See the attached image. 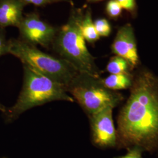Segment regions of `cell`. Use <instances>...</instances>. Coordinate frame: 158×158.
Returning a JSON list of instances; mask_svg holds the SVG:
<instances>
[{"mask_svg":"<svg viewBox=\"0 0 158 158\" xmlns=\"http://www.w3.org/2000/svg\"><path fill=\"white\" fill-rule=\"evenodd\" d=\"M117 147L158 149V78L142 70L135 76L130 95L117 119Z\"/></svg>","mask_w":158,"mask_h":158,"instance_id":"obj_1","label":"cell"},{"mask_svg":"<svg viewBox=\"0 0 158 158\" xmlns=\"http://www.w3.org/2000/svg\"><path fill=\"white\" fill-rule=\"evenodd\" d=\"M23 87L16 102L4 113L6 123L16 120L29 110L54 101L74 102L67 89L23 64Z\"/></svg>","mask_w":158,"mask_h":158,"instance_id":"obj_2","label":"cell"},{"mask_svg":"<svg viewBox=\"0 0 158 158\" xmlns=\"http://www.w3.org/2000/svg\"><path fill=\"white\" fill-rule=\"evenodd\" d=\"M83 14L81 9H72L68 22L58 29L52 46L59 57L72 64L80 73L100 77L101 72L95 58L88 50L81 33L80 22Z\"/></svg>","mask_w":158,"mask_h":158,"instance_id":"obj_3","label":"cell"},{"mask_svg":"<svg viewBox=\"0 0 158 158\" xmlns=\"http://www.w3.org/2000/svg\"><path fill=\"white\" fill-rule=\"evenodd\" d=\"M8 54L23 64L64 85L66 89L79 72L67 61L40 50L20 39L8 40Z\"/></svg>","mask_w":158,"mask_h":158,"instance_id":"obj_4","label":"cell"},{"mask_svg":"<svg viewBox=\"0 0 158 158\" xmlns=\"http://www.w3.org/2000/svg\"><path fill=\"white\" fill-rule=\"evenodd\" d=\"M67 91L89 117L106 108H114L123 100L121 94L103 85L101 77L83 73L77 74Z\"/></svg>","mask_w":158,"mask_h":158,"instance_id":"obj_5","label":"cell"},{"mask_svg":"<svg viewBox=\"0 0 158 158\" xmlns=\"http://www.w3.org/2000/svg\"><path fill=\"white\" fill-rule=\"evenodd\" d=\"M18 28L20 40L44 48L52 45L58 31L57 29L41 19L35 12L23 16Z\"/></svg>","mask_w":158,"mask_h":158,"instance_id":"obj_6","label":"cell"},{"mask_svg":"<svg viewBox=\"0 0 158 158\" xmlns=\"http://www.w3.org/2000/svg\"><path fill=\"white\" fill-rule=\"evenodd\" d=\"M107 107L89 117L93 143L100 148L117 147L118 138L113 118V110Z\"/></svg>","mask_w":158,"mask_h":158,"instance_id":"obj_7","label":"cell"},{"mask_svg":"<svg viewBox=\"0 0 158 158\" xmlns=\"http://www.w3.org/2000/svg\"><path fill=\"white\" fill-rule=\"evenodd\" d=\"M111 51L115 56L125 59L132 69L139 64L135 35L131 24L127 23L119 29L111 45Z\"/></svg>","mask_w":158,"mask_h":158,"instance_id":"obj_8","label":"cell"},{"mask_svg":"<svg viewBox=\"0 0 158 158\" xmlns=\"http://www.w3.org/2000/svg\"><path fill=\"white\" fill-rule=\"evenodd\" d=\"M25 6L21 0H0V28H18L23 17Z\"/></svg>","mask_w":158,"mask_h":158,"instance_id":"obj_9","label":"cell"},{"mask_svg":"<svg viewBox=\"0 0 158 158\" xmlns=\"http://www.w3.org/2000/svg\"><path fill=\"white\" fill-rule=\"evenodd\" d=\"M102 82L107 89L117 91L130 89L134 81V75L131 73L110 74L108 77L102 79Z\"/></svg>","mask_w":158,"mask_h":158,"instance_id":"obj_10","label":"cell"},{"mask_svg":"<svg viewBox=\"0 0 158 158\" xmlns=\"http://www.w3.org/2000/svg\"><path fill=\"white\" fill-rule=\"evenodd\" d=\"M80 31L85 42L94 44L100 39L92 19L90 8H87L83 14L80 22Z\"/></svg>","mask_w":158,"mask_h":158,"instance_id":"obj_11","label":"cell"},{"mask_svg":"<svg viewBox=\"0 0 158 158\" xmlns=\"http://www.w3.org/2000/svg\"><path fill=\"white\" fill-rule=\"evenodd\" d=\"M106 70L110 74H118L131 73L133 69L125 59L115 55L110 59Z\"/></svg>","mask_w":158,"mask_h":158,"instance_id":"obj_12","label":"cell"},{"mask_svg":"<svg viewBox=\"0 0 158 158\" xmlns=\"http://www.w3.org/2000/svg\"><path fill=\"white\" fill-rule=\"evenodd\" d=\"M96 31L100 37H107L111 32V26L105 18L97 19L94 21Z\"/></svg>","mask_w":158,"mask_h":158,"instance_id":"obj_13","label":"cell"},{"mask_svg":"<svg viewBox=\"0 0 158 158\" xmlns=\"http://www.w3.org/2000/svg\"><path fill=\"white\" fill-rule=\"evenodd\" d=\"M123 8L117 0H109L106 6V12L108 17L111 19H117L121 14Z\"/></svg>","mask_w":158,"mask_h":158,"instance_id":"obj_14","label":"cell"},{"mask_svg":"<svg viewBox=\"0 0 158 158\" xmlns=\"http://www.w3.org/2000/svg\"><path fill=\"white\" fill-rule=\"evenodd\" d=\"M123 10H124L131 14L135 15L136 13V0H117Z\"/></svg>","mask_w":158,"mask_h":158,"instance_id":"obj_15","label":"cell"},{"mask_svg":"<svg viewBox=\"0 0 158 158\" xmlns=\"http://www.w3.org/2000/svg\"><path fill=\"white\" fill-rule=\"evenodd\" d=\"M8 54V40L6 38L5 29L0 28V57Z\"/></svg>","mask_w":158,"mask_h":158,"instance_id":"obj_16","label":"cell"},{"mask_svg":"<svg viewBox=\"0 0 158 158\" xmlns=\"http://www.w3.org/2000/svg\"><path fill=\"white\" fill-rule=\"evenodd\" d=\"M27 4H32L36 6H44L48 4L56 3L62 1H68V0H21Z\"/></svg>","mask_w":158,"mask_h":158,"instance_id":"obj_17","label":"cell"},{"mask_svg":"<svg viewBox=\"0 0 158 158\" xmlns=\"http://www.w3.org/2000/svg\"><path fill=\"white\" fill-rule=\"evenodd\" d=\"M143 150L138 147H132L128 149V151L124 156L118 158H142Z\"/></svg>","mask_w":158,"mask_h":158,"instance_id":"obj_18","label":"cell"},{"mask_svg":"<svg viewBox=\"0 0 158 158\" xmlns=\"http://www.w3.org/2000/svg\"><path fill=\"white\" fill-rule=\"evenodd\" d=\"M6 110H7V108L0 102V111H1L3 114H4V113H6Z\"/></svg>","mask_w":158,"mask_h":158,"instance_id":"obj_19","label":"cell"},{"mask_svg":"<svg viewBox=\"0 0 158 158\" xmlns=\"http://www.w3.org/2000/svg\"><path fill=\"white\" fill-rule=\"evenodd\" d=\"M88 2H98V1H101L102 0H87Z\"/></svg>","mask_w":158,"mask_h":158,"instance_id":"obj_20","label":"cell"},{"mask_svg":"<svg viewBox=\"0 0 158 158\" xmlns=\"http://www.w3.org/2000/svg\"><path fill=\"white\" fill-rule=\"evenodd\" d=\"M69 2L71 3V4L72 5H73V0H69Z\"/></svg>","mask_w":158,"mask_h":158,"instance_id":"obj_21","label":"cell"}]
</instances>
